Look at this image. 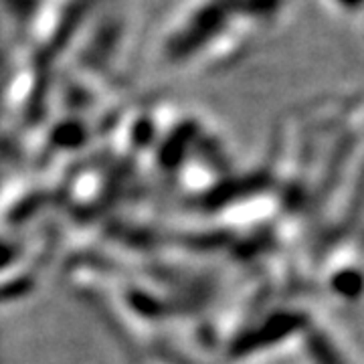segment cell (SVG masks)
<instances>
[{
  "label": "cell",
  "instance_id": "cell-1",
  "mask_svg": "<svg viewBox=\"0 0 364 364\" xmlns=\"http://www.w3.org/2000/svg\"><path fill=\"white\" fill-rule=\"evenodd\" d=\"M287 0H174L162 21L164 55L191 59L241 51L284 23Z\"/></svg>",
  "mask_w": 364,
  "mask_h": 364
}]
</instances>
